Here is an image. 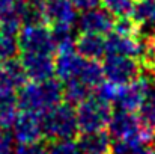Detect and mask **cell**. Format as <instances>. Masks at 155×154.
<instances>
[{
	"label": "cell",
	"mask_w": 155,
	"mask_h": 154,
	"mask_svg": "<svg viewBox=\"0 0 155 154\" xmlns=\"http://www.w3.org/2000/svg\"><path fill=\"white\" fill-rule=\"evenodd\" d=\"M12 154H48V148L39 144H32V145H20L17 147Z\"/></svg>",
	"instance_id": "obj_23"
},
{
	"label": "cell",
	"mask_w": 155,
	"mask_h": 154,
	"mask_svg": "<svg viewBox=\"0 0 155 154\" xmlns=\"http://www.w3.org/2000/svg\"><path fill=\"white\" fill-rule=\"evenodd\" d=\"M74 3V6L80 11H89V9H95L100 6L101 0H71Z\"/></svg>",
	"instance_id": "obj_25"
},
{
	"label": "cell",
	"mask_w": 155,
	"mask_h": 154,
	"mask_svg": "<svg viewBox=\"0 0 155 154\" xmlns=\"http://www.w3.org/2000/svg\"><path fill=\"white\" fill-rule=\"evenodd\" d=\"M27 74L17 59L0 62V100H17V92L26 85Z\"/></svg>",
	"instance_id": "obj_10"
},
{
	"label": "cell",
	"mask_w": 155,
	"mask_h": 154,
	"mask_svg": "<svg viewBox=\"0 0 155 154\" xmlns=\"http://www.w3.org/2000/svg\"><path fill=\"white\" fill-rule=\"evenodd\" d=\"M21 23L18 0H0V26L18 35Z\"/></svg>",
	"instance_id": "obj_17"
},
{
	"label": "cell",
	"mask_w": 155,
	"mask_h": 154,
	"mask_svg": "<svg viewBox=\"0 0 155 154\" xmlns=\"http://www.w3.org/2000/svg\"><path fill=\"white\" fill-rule=\"evenodd\" d=\"M101 5L105 11H108L113 17L117 18L131 17L134 8L133 0H101Z\"/></svg>",
	"instance_id": "obj_20"
},
{
	"label": "cell",
	"mask_w": 155,
	"mask_h": 154,
	"mask_svg": "<svg viewBox=\"0 0 155 154\" xmlns=\"http://www.w3.org/2000/svg\"><path fill=\"white\" fill-rule=\"evenodd\" d=\"M45 21L53 32H71L78 21L77 8L71 0H47Z\"/></svg>",
	"instance_id": "obj_9"
},
{
	"label": "cell",
	"mask_w": 155,
	"mask_h": 154,
	"mask_svg": "<svg viewBox=\"0 0 155 154\" xmlns=\"http://www.w3.org/2000/svg\"><path fill=\"white\" fill-rule=\"evenodd\" d=\"M17 36L18 35H15L0 26V62L15 59V56L18 54L20 46H18Z\"/></svg>",
	"instance_id": "obj_18"
},
{
	"label": "cell",
	"mask_w": 155,
	"mask_h": 154,
	"mask_svg": "<svg viewBox=\"0 0 155 154\" xmlns=\"http://www.w3.org/2000/svg\"><path fill=\"white\" fill-rule=\"evenodd\" d=\"M140 118L155 130V86L151 88L146 100L140 109Z\"/></svg>",
	"instance_id": "obj_21"
},
{
	"label": "cell",
	"mask_w": 155,
	"mask_h": 154,
	"mask_svg": "<svg viewBox=\"0 0 155 154\" xmlns=\"http://www.w3.org/2000/svg\"><path fill=\"white\" fill-rule=\"evenodd\" d=\"M44 136L51 142L57 141H74L80 133L77 112L69 103H60L50 112L42 115Z\"/></svg>",
	"instance_id": "obj_3"
},
{
	"label": "cell",
	"mask_w": 155,
	"mask_h": 154,
	"mask_svg": "<svg viewBox=\"0 0 155 154\" xmlns=\"http://www.w3.org/2000/svg\"><path fill=\"white\" fill-rule=\"evenodd\" d=\"M78 29L80 32H87V33H97V35H108L114 30V26H116V21H114V17L105 11V9H100V8H95V9H89V11H84L78 21Z\"/></svg>",
	"instance_id": "obj_13"
},
{
	"label": "cell",
	"mask_w": 155,
	"mask_h": 154,
	"mask_svg": "<svg viewBox=\"0 0 155 154\" xmlns=\"http://www.w3.org/2000/svg\"><path fill=\"white\" fill-rule=\"evenodd\" d=\"M151 88H152V83L145 76H140L139 79L133 80L128 85H122L117 100H116L117 109L125 110V112H133V113L140 112Z\"/></svg>",
	"instance_id": "obj_11"
},
{
	"label": "cell",
	"mask_w": 155,
	"mask_h": 154,
	"mask_svg": "<svg viewBox=\"0 0 155 154\" xmlns=\"http://www.w3.org/2000/svg\"><path fill=\"white\" fill-rule=\"evenodd\" d=\"M75 50L86 59L100 60L105 56V38L97 33L80 32L75 38Z\"/></svg>",
	"instance_id": "obj_15"
},
{
	"label": "cell",
	"mask_w": 155,
	"mask_h": 154,
	"mask_svg": "<svg viewBox=\"0 0 155 154\" xmlns=\"http://www.w3.org/2000/svg\"><path fill=\"white\" fill-rule=\"evenodd\" d=\"M146 41H148V51H146V56L142 65L146 68L149 74H152V77H155V36L146 38Z\"/></svg>",
	"instance_id": "obj_22"
},
{
	"label": "cell",
	"mask_w": 155,
	"mask_h": 154,
	"mask_svg": "<svg viewBox=\"0 0 155 154\" xmlns=\"http://www.w3.org/2000/svg\"><path fill=\"white\" fill-rule=\"evenodd\" d=\"M12 138L20 145L39 144L44 136L42 116L33 112L21 110L12 125Z\"/></svg>",
	"instance_id": "obj_8"
},
{
	"label": "cell",
	"mask_w": 155,
	"mask_h": 154,
	"mask_svg": "<svg viewBox=\"0 0 155 154\" xmlns=\"http://www.w3.org/2000/svg\"><path fill=\"white\" fill-rule=\"evenodd\" d=\"M27 77L32 82H42L53 79L56 74L54 54L47 53H21L20 59Z\"/></svg>",
	"instance_id": "obj_12"
},
{
	"label": "cell",
	"mask_w": 155,
	"mask_h": 154,
	"mask_svg": "<svg viewBox=\"0 0 155 154\" xmlns=\"http://www.w3.org/2000/svg\"><path fill=\"white\" fill-rule=\"evenodd\" d=\"M0 154H12V136L6 130H0Z\"/></svg>",
	"instance_id": "obj_24"
},
{
	"label": "cell",
	"mask_w": 155,
	"mask_h": 154,
	"mask_svg": "<svg viewBox=\"0 0 155 154\" xmlns=\"http://www.w3.org/2000/svg\"><path fill=\"white\" fill-rule=\"evenodd\" d=\"M56 76L62 83L81 82L91 89H97L104 82L103 63L83 57L75 49L57 51Z\"/></svg>",
	"instance_id": "obj_1"
},
{
	"label": "cell",
	"mask_w": 155,
	"mask_h": 154,
	"mask_svg": "<svg viewBox=\"0 0 155 154\" xmlns=\"http://www.w3.org/2000/svg\"><path fill=\"white\" fill-rule=\"evenodd\" d=\"M78 147L83 154H111L113 141L107 132L81 133Z\"/></svg>",
	"instance_id": "obj_16"
},
{
	"label": "cell",
	"mask_w": 155,
	"mask_h": 154,
	"mask_svg": "<svg viewBox=\"0 0 155 154\" xmlns=\"http://www.w3.org/2000/svg\"><path fill=\"white\" fill-rule=\"evenodd\" d=\"M75 112L80 133L104 132L108 127L110 118L113 115L111 104L101 100L97 95H91L84 101L77 104Z\"/></svg>",
	"instance_id": "obj_4"
},
{
	"label": "cell",
	"mask_w": 155,
	"mask_h": 154,
	"mask_svg": "<svg viewBox=\"0 0 155 154\" xmlns=\"http://www.w3.org/2000/svg\"><path fill=\"white\" fill-rule=\"evenodd\" d=\"M146 51L148 41L140 33H120L113 30L105 38V54H119L143 62Z\"/></svg>",
	"instance_id": "obj_7"
},
{
	"label": "cell",
	"mask_w": 155,
	"mask_h": 154,
	"mask_svg": "<svg viewBox=\"0 0 155 154\" xmlns=\"http://www.w3.org/2000/svg\"><path fill=\"white\" fill-rule=\"evenodd\" d=\"M133 154H155V144L148 145L145 148H140V150H137L136 153H133Z\"/></svg>",
	"instance_id": "obj_26"
},
{
	"label": "cell",
	"mask_w": 155,
	"mask_h": 154,
	"mask_svg": "<svg viewBox=\"0 0 155 154\" xmlns=\"http://www.w3.org/2000/svg\"><path fill=\"white\" fill-rule=\"evenodd\" d=\"M131 18L143 38L155 36V0H136Z\"/></svg>",
	"instance_id": "obj_14"
},
{
	"label": "cell",
	"mask_w": 155,
	"mask_h": 154,
	"mask_svg": "<svg viewBox=\"0 0 155 154\" xmlns=\"http://www.w3.org/2000/svg\"><path fill=\"white\" fill-rule=\"evenodd\" d=\"M18 46L21 53L54 54V51H57L53 30L42 23L26 24L18 33Z\"/></svg>",
	"instance_id": "obj_5"
},
{
	"label": "cell",
	"mask_w": 155,
	"mask_h": 154,
	"mask_svg": "<svg viewBox=\"0 0 155 154\" xmlns=\"http://www.w3.org/2000/svg\"><path fill=\"white\" fill-rule=\"evenodd\" d=\"M17 100H0V130H8L14 125L18 116Z\"/></svg>",
	"instance_id": "obj_19"
},
{
	"label": "cell",
	"mask_w": 155,
	"mask_h": 154,
	"mask_svg": "<svg viewBox=\"0 0 155 154\" xmlns=\"http://www.w3.org/2000/svg\"><path fill=\"white\" fill-rule=\"evenodd\" d=\"M142 62L134 57L105 54L103 60L104 79L116 85H128L142 76Z\"/></svg>",
	"instance_id": "obj_6"
},
{
	"label": "cell",
	"mask_w": 155,
	"mask_h": 154,
	"mask_svg": "<svg viewBox=\"0 0 155 154\" xmlns=\"http://www.w3.org/2000/svg\"><path fill=\"white\" fill-rule=\"evenodd\" d=\"M63 98V86L60 80H42L26 83L18 92V107L21 110L33 112L38 115H45Z\"/></svg>",
	"instance_id": "obj_2"
}]
</instances>
